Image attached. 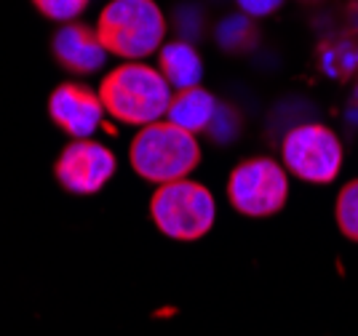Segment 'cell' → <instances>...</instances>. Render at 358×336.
I'll return each instance as SVG.
<instances>
[{
  "label": "cell",
  "mask_w": 358,
  "mask_h": 336,
  "mask_svg": "<svg viewBox=\"0 0 358 336\" xmlns=\"http://www.w3.org/2000/svg\"><path fill=\"white\" fill-rule=\"evenodd\" d=\"M91 0H32V6L51 22H75Z\"/></svg>",
  "instance_id": "obj_14"
},
{
  "label": "cell",
  "mask_w": 358,
  "mask_h": 336,
  "mask_svg": "<svg viewBox=\"0 0 358 336\" xmlns=\"http://www.w3.org/2000/svg\"><path fill=\"white\" fill-rule=\"evenodd\" d=\"M152 224L171 240H201L214 227L217 205L203 184L190 179H177L158 184V190L150 200Z\"/></svg>",
  "instance_id": "obj_4"
},
{
  "label": "cell",
  "mask_w": 358,
  "mask_h": 336,
  "mask_svg": "<svg viewBox=\"0 0 358 336\" xmlns=\"http://www.w3.org/2000/svg\"><path fill=\"white\" fill-rule=\"evenodd\" d=\"M54 59L73 75H91L99 67H105L107 51L102 48L96 29H91L83 22H64L54 41H51Z\"/></svg>",
  "instance_id": "obj_9"
},
{
  "label": "cell",
  "mask_w": 358,
  "mask_h": 336,
  "mask_svg": "<svg viewBox=\"0 0 358 336\" xmlns=\"http://www.w3.org/2000/svg\"><path fill=\"white\" fill-rule=\"evenodd\" d=\"M158 73L166 78V83L179 91V88H193L201 86L203 78V61L195 54V48L185 41L177 43L161 45L158 54Z\"/></svg>",
  "instance_id": "obj_11"
},
{
  "label": "cell",
  "mask_w": 358,
  "mask_h": 336,
  "mask_svg": "<svg viewBox=\"0 0 358 336\" xmlns=\"http://www.w3.org/2000/svg\"><path fill=\"white\" fill-rule=\"evenodd\" d=\"M227 200L243 217H273L289 200V174L270 158H249L230 171Z\"/></svg>",
  "instance_id": "obj_5"
},
{
  "label": "cell",
  "mask_w": 358,
  "mask_h": 336,
  "mask_svg": "<svg viewBox=\"0 0 358 336\" xmlns=\"http://www.w3.org/2000/svg\"><path fill=\"white\" fill-rule=\"evenodd\" d=\"M334 219L340 233L358 243V179L348 182L340 195H337V205H334Z\"/></svg>",
  "instance_id": "obj_13"
},
{
  "label": "cell",
  "mask_w": 358,
  "mask_h": 336,
  "mask_svg": "<svg viewBox=\"0 0 358 336\" xmlns=\"http://www.w3.org/2000/svg\"><path fill=\"white\" fill-rule=\"evenodd\" d=\"M96 38L107 54L139 61L164 45L166 16L155 0H113L99 14Z\"/></svg>",
  "instance_id": "obj_3"
},
{
  "label": "cell",
  "mask_w": 358,
  "mask_h": 336,
  "mask_svg": "<svg viewBox=\"0 0 358 336\" xmlns=\"http://www.w3.org/2000/svg\"><path fill=\"white\" fill-rule=\"evenodd\" d=\"M118 171L113 149L96 139H73L54 163L57 182L73 195H96Z\"/></svg>",
  "instance_id": "obj_7"
},
{
  "label": "cell",
  "mask_w": 358,
  "mask_h": 336,
  "mask_svg": "<svg viewBox=\"0 0 358 336\" xmlns=\"http://www.w3.org/2000/svg\"><path fill=\"white\" fill-rule=\"evenodd\" d=\"M48 117L73 139H89L102 126L105 104L94 88L83 83H62L48 96Z\"/></svg>",
  "instance_id": "obj_8"
},
{
  "label": "cell",
  "mask_w": 358,
  "mask_h": 336,
  "mask_svg": "<svg viewBox=\"0 0 358 336\" xmlns=\"http://www.w3.org/2000/svg\"><path fill=\"white\" fill-rule=\"evenodd\" d=\"M174 88L166 83L158 67L142 61H126L105 75L99 86V99L105 112L126 126H150L164 120Z\"/></svg>",
  "instance_id": "obj_1"
},
{
  "label": "cell",
  "mask_w": 358,
  "mask_h": 336,
  "mask_svg": "<svg viewBox=\"0 0 358 336\" xmlns=\"http://www.w3.org/2000/svg\"><path fill=\"white\" fill-rule=\"evenodd\" d=\"M217 110H220L217 99L211 96L206 88H179V91L171 94V102H169V110H166V120L177 123L179 129H185V131L190 133L209 131Z\"/></svg>",
  "instance_id": "obj_10"
},
{
  "label": "cell",
  "mask_w": 358,
  "mask_h": 336,
  "mask_svg": "<svg viewBox=\"0 0 358 336\" xmlns=\"http://www.w3.org/2000/svg\"><path fill=\"white\" fill-rule=\"evenodd\" d=\"M318 64L324 73L337 78V80L350 78L353 73H358V43L350 38L324 43L318 51Z\"/></svg>",
  "instance_id": "obj_12"
},
{
  "label": "cell",
  "mask_w": 358,
  "mask_h": 336,
  "mask_svg": "<svg viewBox=\"0 0 358 336\" xmlns=\"http://www.w3.org/2000/svg\"><path fill=\"white\" fill-rule=\"evenodd\" d=\"M241 6V11L249 16H268L273 14L284 0H236Z\"/></svg>",
  "instance_id": "obj_16"
},
{
  "label": "cell",
  "mask_w": 358,
  "mask_h": 336,
  "mask_svg": "<svg viewBox=\"0 0 358 336\" xmlns=\"http://www.w3.org/2000/svg\"><path fill=\"white\" fill-rule=\"evenodd\" d=\"M131 168L152 184L187 179L201 163V147L195 133L179 129L171 120H155L142 126L129 147Z\"/></svg>",
  "instance_id": "obj_2"
},
{
  "label": "cell",
  "mask_w": 358,
  "mask_h": 336,
  "mask_svg": "<svg viewBox=\"0 0 358 336\" xmlns=\"http://www.w3.org/2000/svg\"><path fill=\"white\" fill-rule=\"evenodd\" d=\"M254 41V27L249 19H227L220 27V43L224 48H249Z\"/></svg>",
  "instance_id": "obj_15"
},
{
  "label": "cell",
  "mask_w": 358,
  "mask_h": 336,
  "mask_svg": "<svg viewBox=\"0 0 358 336\" xmlns=\"http://www.w3.org/2000/svg\"><path fill=\"white\" fill-rule=\"evenodd\" d=\"M281 155L286 171L310 184H329L343 168V145L337 133L321 123L292 129L281 145Z\"/></svg>",
  "instance_id": "obj_6"
}]
</instances>
